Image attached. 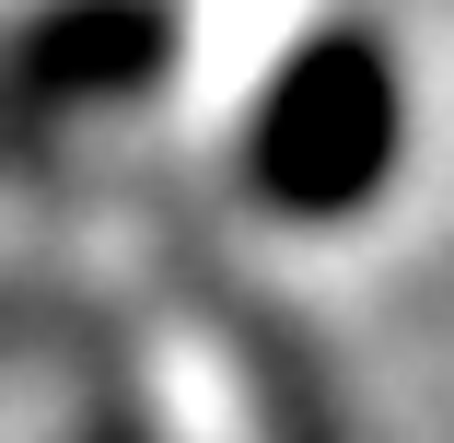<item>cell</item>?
Masks as SVG:
<instances>
[{
	"label": "cell",
	"instance_id": "6da1fadb",
	"mask_svg": "<svg viewBox=\"0 0 454 443\" xmlns=\"http://www.w3.org/2000/svg\"><path fill=\"white\" fill-rule=\"evenodd\" d=\"M396 152H408L396 47L373 24H303L245 106V199H268L280 222H349L361 199H385Z\"/></svg>",
	"mask_w": 454,
	"mask_h": 443
}]
</instances>
